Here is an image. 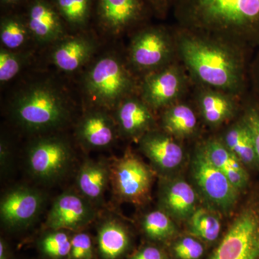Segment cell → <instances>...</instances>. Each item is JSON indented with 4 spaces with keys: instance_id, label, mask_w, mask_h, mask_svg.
Masks as SVG:
<instances>
[{
    "instance_id": "23",
    "label": "cell",
    "mask_w": 259,
    "mask_h": 259,
    "mask_svg": "<svg viewBox=\"0 0 259 259\" xmlns=\"http://www.w3.org/2000/svg\"><path fill=\"white\" fill-rule=\"evenodd\" d=\"M160 201L167 214L184 219L190 218L195 210L197 195L185 181L174 180L163 184Z\"/></svg>"
},
{
    "instance_id": "12",
    "label": "cell",
    "mask_w": 259,
    "mask_h": 259,
    "mask_svg": "<svg viewBox=\"0 0 259 259\" xmlns=\"http://www.w3.org/2000/svg\"><path fill=\"white\" fill-rule=\"evenodd\" d=\"M192 173L202 193L218 208L228 210L236 203L239 190L199 147L192 161Z\"/></svg>"
},
{
    "instance_id": "9",
    "label": "cell",
    "mask_w": 259,
    "mask_h": 259,
    "mask_svg": "<svg viewBox=\"0 0 259 259\" xmlns=\"http://www.w3.org/2000/svg\"><path fill=\"white\" fill-rule=\"evenodd\" d=\"M191 82L188 73L178 60L143 76L138 92L151 110H163L182 100Z\"/></svg>"
},
{
    "instance_id": "2",
    "label": "cell",
    "mask_w": 259,
    "mask_h": 259,
    "mask_svg": "<svg viewBox=\"0 0 259 259\" xmlns=\"http://www.w3.org/2000/svg\"><path fill=\"white\" fill-rule=\"evenodd\" d=\"M171 10L181 28L259 49V0H175Z\"/></svg>"
},
{
    "instance_id": "10",
    "label": "cell",
    "mask_w": 259,
    "mask_h": 259,
    "mask_svg": "<svg viewBox=\"0 0 259 259\" xmlns=\"http://www.w3.org/2000/svg\"><path fill=\"white\" fill-rule=\"evenodd\" d=\"M45 202V194L34 187L18 186L10 189L0 202L3 226L13 232L26 229L38 217Z\"/></svg>"
},
{
    "instance_id": "24",
    "label": "cell",
    "mask_w": 259,
    "mask_h": 259,
    "mask_svg": "<svg viewBox=\"0 0 259 259\" xmlns=\"http://www.w3.org/2000/svg\"><path fill=\"white\" fill-rule=\"evenodd\" d=\"M161 127L164 132L175 139H188L198 128L197 113L190 104L180 100L163 109Z\"/></svg>"
},
{
    "instance_id": "27",
    "label": "cell",
    "mask_w": 259,
    "mask_h": 259,
    "mask_svg": "<svg viewBox=\"0 0 259 259\" xmlns=\"http://www.w3.org/2000/svg\"><path fill=\"white\" fill-rule=\"evenodd\" d=\"M73 232L47 229L38 237L36 248L42 259H68Z\"/></svg>"
},
{
    "instance_id": "5",
    "label": "cell",
    "mask_w": 259,
    "mask_h": 259,
    "mask_svg": "<svg viewBox=\"0 0 259 259\" xmlns=\"http://www.w3.org/2000/svg\"><path fill=\"white\" fill-rule=\"evenodd\" d=\"M209 259H259V188L248 194Z\"/></svg>"
},
{
    "instance_id": "26",
    "label": "cell",
    "mask_w": 259,
    "mask_h": 259,
    "mask_svg": "<svg viewBox=\"0 0 259 259\" xmlns=\"http://www.w3.org/2000/svg\"><path fill=\"white\" fill-rule=\"evenodd\" d=\"M32 38L25 15L7 13L0 20L2 47L10 51H20Z\"/></svg>"
},
{
    "instance_id": "19",
    "label": "cell",
    "mask_w": 259,
    "mask_h": 259,
    "mask_svg": "<svg viewBox=\"0 0 259 259\" xmlns=\"http://www.w3.org/2000/svg\"><path fill=\"white\" fill-rule=\"evenodd\" d=\"M95 242L97 259H125L132 246L127 227L113 217L100 221Z\"/></svg>"
},
{
    "instance_id": "4",
    "label": "cell",
    "mask_w": 259,
    "mask_h": 259,
    "mask_svg": "<svg viewBox=\"0 0 259 259\" xmlns=\"http://www.w3.org/2000/svg\"><path fill=\"white\" fill-rule=\"evenodd\" d=\"M82 87L95 108L115 110L126 97L135 95L139 84L127 65L115 54L102 56L85 73Z\"/></svg>"
},
{
    "instance_id": "33",
    "label": "cell",
    "mask_w": 259,
    "mask_h": 259,
    "mask_svg": "<svg viewBox=\"0 0 259 259\" xmlns=\"http://www.w3.org/2000/svg\"><path fill=\"white\" fill-rule=\"evenodd\" d=\"M95 240L90 233L83 231L73 232L71 250L68 259H95Z\"/></svg>"
},
{
    "instance_id": "21",
    "label": "cell",
    "mask_w": 259,
    "mask_h": 259,
    "mask_svg": "<svg viewBox=\"0 0 259 259\" xmlns=\"http://www.w3.org/2000/svg\"><path fill=\"white\" fill-rule=\"evenodd\" d=\"M199 148L209 161L223 172L238 190L248 187L249 175L242 162L227 148L220 138H210Z\"/></svg>"
},
{
    "instance_id": "7",
    "label": "cell",
    "mask_w": 259,
    "mask_h": 259,
    "mask_svg": "<svg viewBox=\"0 0 259 259\" xmlns=\"http://www.w3.org/2000/svg\"><path fill=\"white\" fill-rule=\"evenodd\" d=\"M74 160L69 141L58 136L37 138L29 145L26 154L27 168L37 182L50 184L63 178Z\"/></svg>"
},
{
    "instance_id": "16",
    "label": "cell",
    "mask_w": 259,
    "mask_h": 259,
    "mask_svg": "<svg viewBox=\"0 0 259 259\" xmlns=\"http://www.w3.org/2000/svg\"><path fill=\"white\" fill-rule=\"evenodd\" d=\"M114 111V120L118 134L122 137L140 140L148 131L154 129L156 119L153 110L139 95L126 97Z\"/></svg>"
},
{
    "instance_id": "15",
    "label": "cell",
    "mask_w": 259,
    "mask_h": 259,
    "mask_svg": "<svg viewBox=\"0 0 259 259\" xmlns=\"http://www.w3.org/2000/svg\"><path fill=\"white\" fill-rule=\"evenodd\" d=\"M75 134L83 148L100 150L111 146L119 134L114 117L107 110L95 108L81 117Z\"/></svg>"
},
{
    "instance_id": "25",
    "label": "cell",
    "mask_w": 259,
    "mask_h": 259,
    "mask_svg": "<svg viewBox=\"0 0 259 259\" xmlns=\"http://www.w3.org/2000/svg\"><path fill=\"white\" fill-rule=\"evenodd\" d=\"M220 139L245 166L258 169L253 137L241 113Z\"/></svg>"
},
{
    "instance_id": "28",
    "label": "cell",
    "mask_w": 259,
    "mask_h": 259,
    "mask_svg": "<svg viewBox=\"0 0 259 259\" xmlns=\"http://www.w3.org/2000/svg\"><path fill=\"white\" fill-rule=\"evenodd\" d=\"M64 23L74 28H84L88 25L94 0H52Z\"/></svg>"
},
{
    "instance_id": "38",
    "label": "cell",
    "mask_w": 259,
    "mask_h": 259,
    "mask_svg": "<svg viewBox=\"0 0 259 259\" xmlns=\"http://www.w3.org/2000/svg\"><path fill=\"white\" fill-rule=\"evenodd\" d=\"M175 0H146L150 10L158 18H165L172 9Z\"/></svg>"
},
{
    "instance_id": "6",
    "label": "cell",
    "mask_w": 259,
    "mask_h": 259,
    "mask_svg": "<svg viewBox=\"0 0 259 259\" xmlns=\"http://www.w3.org/2000/svg\"><path fill=\"white\" fill-rule=\"evenodd\" d=\"M127 58L132 69L143 76L178 61L174 29L163 25L140 29L132 37Z\"/></svg>"
},
{
    "instance_id": "30",
    "label": "cell",
    "mask_w": 259,
    "mask_h": 259,
    "mask_svg": "<svg viewBox=\"0 0 259 259\" xmlns=\"http://www.w3.org/2000/svg\"><path fill=\"white\" fill-rule=\"evenodd\" d=\"M145 236L151 241H165L176 233V227L168 214L163 210L148 213L141 223Z\"/></svg>"
},
{
    "instance_id": "37",
    "label": "cell",
    "mask_w": 259,
    "mask_h": 259,
    "mask_svg": "<svg viewBox=\"0 0 259 259\" xmlns=\"http://www.w3.org/2000/svg\"><path fill=\"white\" fill-rule=\"evenodd\" d=\"M126 259H166L164 253L156 245H146Z\"/></svg>"
},
{
    "instance_id": "22",
    "label": "cell",
    "mask_w": 259,
    "mask_h": 259,
    "mask_svg": "<svg viewBox=\"0 0 259 259\" xmlns=\"http://www.w3.org/2000/svg\"><path fill=\"white\" fill-rule=\"evenodd\" d=\"M110 185V163L87 159L81 163L76 174V188L92 204H101Z\"/></svg>"
},
{
    "instance_id": "8",
    "label": "cell",
    "mask_w": 259,
    "mask_h": 259,
    "mask_svg": "<svg viewBox=\"0 0 259 259\" xmlns=\"http://www.w3.org/2000/svg\"><path fill=\"white\" fill-rule=\"evenodd\" d=\"M152 170L131 150L110 163V185L122 202L141 205L151 194Z\"/></svg>"
},
{
    "instance_id": "13",
    "label": "cell",
    "mask_w": 259,
    "mask_h": 259,
    "mask_svg": "<svg viewBox=\"0 0 259 259\" xmlns=\"http://www.w3.org/2000/svg\"><path fill=\"white\" fill-rule=\"evenodd\" d=\"M148 9L146 0H97V20L105 32L120 35L142 22Z\"/></svg>"
},
{
    "instance_id": "31",
    "label": "cell",
    "mask_w": 259,
    "mask_h": 259,
    "mask_svg": "<svg viewBox=\"0 0 259 259\" xmlns=\"http://www.w3.org/2000/svg\"><path fill=\"white\" fill-rule=\"evenodd\" d=\"M241 115L251 133L259 170V96L250 90L242 100Z\"/></svg>"
},
{
    "instance_id": "36",
    "label": "cell",
    "mask_w": 259,
    "mask_h": 259,
    "mask_svg": "<svg viewBox=\"0 0 259 259\" xmlns=\"http://www.w3.org/2000/svg\"><path fill=\"white\" fill-rule=\"evenodd\" d=\"M12 149L9 143L5 138H2L0 144V169L2 177H5L9 174L12 168Z\"/></svg>"
},
{
    "instance_id": "35",
    "label": "cell",
    "mask_w": 259,
    "mask_h": 259,
    "mask_svg": "<svg viewBox=\"0 0 259 259\" xmlns=\"http://www.w3.org/2000/svg\"><path fill=\"white\" fill-rule=\"evenodd\" d=\"M249 90L259 96V49L252 56L248 70Z\"/></svg>"
},
{
    "instance_id": "20",
    "label": "cell",
    "mask_w": 259,
    "mask_h": 259,
    "mask_svg": "<svg viewBox=\"0 0 259 259\" xmlns=\"http://www.w3.org/2000/svg\"><path fill=\"white\" fill-rule=\"evenodd\" d=\"M96 48V42L89 35L64 37L56 42L51 52V61L61 71L73 72L90 60Z\"/></svg>"
},
{
    "instance_id": "39",
    "label": "cell",
    "mask_w": 259,
    "mask_h": 259,
    "mask_svg": "<svg viewBox=\"0 0 259 259\" xmlns=\"http://www.w3.org/2000/svg\"><path fill=\"white\" fill-rule=\"evenodd\" d=\"M0 259H16L9 242L3 236L0 238Z\"/></svg>"
},
{
    "instance_id": "1",
    "label": "cell",
    "mask_w": 259,
    "mask_h": 259,
    "mask_svg": "<svg viewBox=\"0 0 259 259\" xmlns=\"http://www.w3.org/2000/svg\"><path fill=\"white\" fill-rule=\"evenodd\" d=\"M174 31L179 61L193 84L222 90L243 98L249 92L251 51L178 26Z\"/></svg>"
},
{
    "instance_id": "11",
    "label": "cell",
    "mask_w": 259,
    "mask_h": 259,
    "mask_svg": "<svg viewBox=\"0 0 259 259\" xmlns=\"http://www.w3.org/2000/svg\"><path fill=\"white\" fill-rule=\"evenodd\" d=\"M95 206L78 192L68 190L56 197L47 218V229L83 231L97 218Z\"/></svg>"
},
{
    "instance_id": "34",
    "label": "cell",
    "mask_w": 259,
    "mask_h": 259,
    "mask_svg": "<svg viewBox=\"0 0 259 259\" xmlns=\"http://www.w3.org/2000/svg\"><path fill=\"white\" fill-rule=\"evenodd\" d=\"M174 253L180 259H199L204 253L202 243L192 238H182L173 248Z\"/></svg>"
},
{
    "instance_id": "29",
    "label": "cell",
    "mask_w": 259,
    "mask_h": 259,
    "mask_svg": "<svg viewBox=\"0 0 259 259\" xmlns=\"http://www.w3.org/2000/svg\"><path fill=\"white\" fill-rule=\"evenodd\" d=\"M189 230L193 236L204 241L213 242L218 239L221 233L219 218L209 209H196L189 218Z\"/></svg>"
},
{
    "instance_id": "17",
    "label": "cell",
    "mask_w": 259,
    "mask_h": 259,
    "mask_svg": "<svg viewBox=\"0 0 259 259\" xmlns=\"http://www.w3.org/2000/svg\"><path fill=\"white\" fill-rule=\"evenodd\" d=\"M25 18L32 38L39 44H53L64 38V22L52 2L30 0Z\"/></svg>"
},
{
    "instance_id": "14",
    "label": "cell",
    "mask_w": 259,
    "mask_h": 259,
    "mask_svg": "<svg viewBox=\"0 0 259 259\" xmlns=\"http://www.w3.org/2000/svg\"><path fill=\"white\" fill-rule=\"evenodd\" d=\"M194 86V102L206 125L218 127L241 113L243 97L202 85Z\"/></svg>"
},
{
    "instance_id": "18",
    "label": "cell",
    "mask_w": 259,
    "mask_h": 259,
    "mask_svg": "<svg viewBox=\"0 0 259 259\" xmlns=\"http://www.w3.org/2000/svg\"><path fill=\"white\" fill-rule=\"evenodd\" d=\"M139 144L141 151L160 171L175 169L183 161V148L177 139L163 131H148L139 140Z\"/></svg>"
},
{
    "instance_id": "32",
    "label": "cell",
    "mask_w": 259,
    "mask_h": 259,
    "mask_svg": "<svg viewBox=\"0 0 259 259\" xmlns=\"http://www.w3.org/2000/svg\"><path fill=\"white\" fill-rule=\"evenodd\" d=\"M28 54L20 51H10L5 48L0 49V81L8 82L20 73L26 64Z\"/></svg>"
},
{
    "instance_id": "3",
    "label": "cell",
    "mask_w": 259,
    "mask_h": 259,
    "mask_svg": "<svg viewBox=\"0 0 259 259\" xmlns=\"http://www.w3.org/2000/svg\"><path fill=\"white\" fill-rule=\"evenodd\" d=\"M12 118L31 133L55 131L67 123L71 105L62 89L50 80H38L20 89L10 102Z\"/></svg>"
},
{
    "instance_id": "40",
    "label": "cell",
    "mask_w": 259,
    "mask_h": 259,
    "mask_svg": "<svg viewBox=\"0 0 259 259\" xmlns=\"http://www.w3.org/2000/svg\"><path fill=\"white\" fill-rule=\"evenodd\" d=\"M30 0H0L2 6L6 7V8H11L15 7L17 5L22 4V3H29Z\"/></svg>"
}]
</instances>
